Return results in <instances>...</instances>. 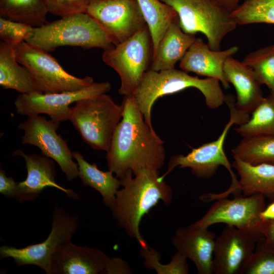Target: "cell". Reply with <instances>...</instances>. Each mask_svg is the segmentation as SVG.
<instances>
[{
    "instance_id": "obj_1",
    "label": "cell",
    "mask_w": 274,
    "mask_h": 274,
    "mask_svg": "<svg viewBox=\"0 0 274 274\" xmlns=\"http://www.w3.org/2000/svg\"><path fill=\"white\" fill-rule=\"evenodd\" d=\"M122 117L114 132L106 159L109 170L119 179L128 172L159 170L166 153L164 142L145 120L132 95L124 96Z\"/></svg>"
},
{
    "instance_id": "obj_2",
    "label": "cell",
    "mask_w": 274,
    "mask_h": 274,
    "mask_svg": "<svg viewBox=\"0 0 274 274\" xmlns=\"http://www.w3.org/2000/svg\"><path fill=\"white\" fill-rule=\"evenodd\" d=\"M159 170L143 168L134 175L127 172L120 179L122 188L117 190L110 208L117 226L141 248L148 246L140 231L143 217L159 201L167 206L173 199L172 189L161 179Z\"/></svg>"
},
{
    "instance_id": "obj_3",
    "label": "cell",
    "mask_w": 274,
    "mask_h": 274,
    "mask_svg": "<svg viewBox=\"0 0 274 274\" xmlns=\"http://www.w3.org/2000/svg\"><path fill=\"white\" fill-rule=\"evenodd\" d=\"M220 81L214 78L200 79L187 72L175 68L160 71H147L132 95L135 105L151 126V113L155 101L160 97L180 92L188 88H195L204 97L206 105L216 109L225 102Z\"/></svg>"
},
{
    "instance_id": "obj_4",
    "label": "cell",
    "mask_w": 274,
    "mask_h": 274,
    "mask_svg": "<svg viewBox=\"0 0 274 274\" xmlns=\"http://www.w3.org/2000/svg\"><path fill=\"white\" fill-rule=\"evenodd\" d=\"M25 42L48 53L63 46L104 50L115 46L101 26L86 13L63 17L33 27Z\"/></svg>"
},
{
    "instance_id": "obj_5",
    "label": "cell",
    "mask_w": 274,
    "mask_h": 274,
    "mask_svg": "<svg viewBox=\"0 0 274 274\" xmlns=\"http://www.w3.org/2000/svg\"><path fill=\"white\" fill-rule=\"evenodd\" d=\"M122 112L121 105L103 93L77 101L68 120L85 143L95 150L107 152Z\"/></svg>"
},
{
    "instance_id": "obj_6",
    "label": "cell",
    "mask_w": 274,
    "mask_h": 274,
    "mask_svg": "<svg viewBox=\"0 0 274 274\" xmlns=\"http://www.w3.org/2000/svg\"><path fill=\"white\" fill-rule=\"evenodd\" d=\"M230 110V117L228 122L225 126L219 136L215 141L202 144L186 155L176 154L172 156L168 163L166 172L160 177L163 179L176 167H188L191 173L198 179H210L216 174L220 166H223L229 172L231 183L225 191L221 192L222 197H226L231 194L238 182L236 175L232 169V164L229 162L224 151V144L226 136L232 125L235 123L241 125L248 121L249 116L239 112L233 102L227 104Z\"/></svg>"
},
{
    "instance_id": "obj_7",
    "label": "cell",
    "mask_w": 274,
    "mask_h": 274,
    "mask_svg": "<svg viewBox=\"0 0 274 274\" xmlns=\"http://www.w3.org/2000/svg\"><path fill=\"white\" fill-rule=\"evenodd\" d=\"M153 54L152 39L147 24L125 41L104 50L103 61L113 68L120 78L118 90L120 95L133 94L150 69Z\"/></svg>"
},
{
    "instance_id": "obj_8",
    "label": "cell",
    "mask_w": 274,
    "mask_h": 274,
    "mask_svg": "<svg viewBox=\"0 0 274 274\" xmlns=\"http://www.w3.org/2000/svg\"><path fill=\"white\" fill-rule=\"evenodd\" d=\"M176 11L182 30L195 35L203 33L213 51L220 50L224 38L236 27L231 13L214 0H160Z\"/></svg>"
},
{
    "instance_id": "obj_9",
    "label": "cell",
    "mask_w": 274,
    "mask_h": 274,
    "mask_svg": "<svg viewBox=\"0 0 274 274\" xmlns=\"http://www.w3.org/2000/svg\"><path fill=\"white\" fill-rule=\"evenodd\" d=\"M13 47L17 61L31 74L43 93L76 91L94 83L91 77L71 75L49 53L25 41Z\"/></svg>"
},
{
    "instance_id": "obj_10",
    "label": "cell",
    "mask_w": 274,
    "mask_h": 274,
    "mask_svg": "<svg viewBox=\"0 0 274 274\" xmlns=\"http://www.w3.org/2000/svg\"><path fill=\"white\" fill-rule=\"evenodd\" d=\"M78 225L77 214L67 212L57 204L53 214L51 232L44 242L22 248L2 246L0 248V258L11 257L18 266L36 265L46 273L50 274L54 254L60 246L71 240Z\"/></svg>"
},
{
    "instance_id": "obj_11",
    "label": "cell",
    "mask_w": 274,
    "mask_h": 274,
    "mask_svg": "<svg viewBox=\"0 0 274 274\" xmlns=\"http://www.w3.org/2000/svg\"><path fill=\"white\" fill-rule=\"evenodd\" d=\"M86 13L98 23L114 46L147 24L137 0H93Z\"/></svg>"
},
{
    "instance_id": "obj_12",
    "label": "cell",
    "mask_w": 274,
    "mask_h": 274,
    "mask_svg": "<svg viewBox=\"0 0 274 274\" xmlns=\"http://www.w3.org/2000/svg\"><path fill=\"white\" fill-rule=\"evenodd\" d=\"M18 128L24 131L22 144L38 147L43 155L57 163L68 181L79 177L78 166L73 160V152L66 141L56 132L58 125L37 115L28 116L27 120L20 123Z\"/></svg>"
},
{
    "instance_id": "obj_13",
    "label": "cell",
    "mask_w": 274,
    "mask_h": 274,
    "mask_svg": "<svg viewBox=\"0 0 274 274\" xmlns=\"http://www.w3.org/2000/svg\"><path fill=\"white\" fill-rule=\"evenodd\" d=\"M111 89L108 81L94 82L83 89L73 92L57 93L20 94L14 101L17 114L29 116L40 114L49 116L59 125L68 120L71 108L69 105L78 100L106 93Z\"/></svg>"
},
{
    "instance_id": "obj_14",
    "label": "cell",
    "mask_w": 274,
    "mask_h": 274,
    "mask_svg": "<svg viewBox=\"0 0 274 274\" xmlns=\"http://www.w3.org/2000/svg\"><path fill=\"white\" fill-rule=\"evenodd\" d=\"M264 237L258 229L226 225L216 238L212 268L215 274H238L243 264Z\"/></svg>"
},
{
    "instance_id": "obj_15",
    "label": "cell",
    "mask_w": 274,
    "mask_h": 274,
    "mask_svg": "<svg viewBox=\"0 0 274 274\" xmlns=\"http://www.w3.org/2000/svg\"><path fill=\"white\" fill-rule=\"evenodd\" d=\"M265 207V197L261 194L235 196L232 199L224 197L216 200L206 214L193 224L209 228L213 224L224 223L260 231L263 221L260 214Z\"/></svg>"
},
{
    "instance_id": "obj_16",
    "label": "cell",
    "mask_w": 274,
    "mask_h": 274,
    "mask_svg": "<svg viewBox=\"0 0 274 274\" xmlns=\"http://www.w3.org/2000/svg\"><path fill=\"white\" fill-rule=\"evenodd\" d=\"M12 155L20 156L24 158L27 175L26 179L18 183L14 199L20 203L25 201H33L39 197L46 187L57 188L74 199L79 196L73 190L59 185L55 181V164L53 159L37 154H26L21 149L14 151Z\"/></svg>"
},
{
    "instance_id": "obj_17",
    "label": "cell",
    "mask_w": 274,
    "mask_h": 274,
    "mask_svg": "<svg viewBox=\"0 0 274 274\" xmlns=\"http://www.w3.org/2000/svg\"><path fill=\"white\" fill-rule=\"evenodd\" d=\"M110 258L99 249L79 246L71 240L54 254L50 274H105Z\"/></svg>"
},
{
    "instance_id": "obj_18",
    "label": "cell",
    "mask_w": 274,
    "mask_h": 274,
    "mask_svg": "<svg viewBox=\"0 0 274 274\" xmlns=\"http://www.w3.org/2000/svg\"><path fill=\"white\" fill-rule=\"evenodd\" d=\"M216 234L209 228L193 223L178 228L172 238L173 245L195 264L199 274H212Z\"/></svg>"
},
{
    "instance_id": "obj_19",
    "label": "cell",
    "mask_w": 274,
    "mask_h": 274,
    "mask_svg": "<svg viewBox=\"0 0 274 274\" xmlns=\"http://www.w3.org/2000/svg\"><path fill=\"white\" fill-rule=\"evenodd\" d=\"M238 50L236 46L224 51H213L201 38H196L180 60L179 66L186 72L218 80L225 89L229 87L223 72L226 60Z\"/></svg>"
},
{
    "instance_id": "obj_20",
    "label": "cell",
    "mask_w": 274,
    "mask_h": 274,
    "mask_svg": "<svg viewBox=\"0 0 274 274\" xmlns=\"http://www.w3.org/2000/svg\"><path fill=\"white\" fill-rule=\"evenodd\" d=\"M223 72L226 81L232 84L236 90V108L249 115L264 97L261 84L253 70L231 56L226 60Z\"/></svg>"
},
{
    "instance_id": "obj_21",
    "label": "cell",
    "mask_w": 274,
    "mask_h": 274,
    "mask_svg": "<svg viewBox=\"0 0 274 274\" xmlns=\"http://www.w3.org/2000/svg\"><path fill=\"white\" fill-rule=\"evenodd\" d=\"M239 176L238 184L231 194L235 196L261 194L274 201V164L252 165L234 157L232 163Z\"/></svg>"
},
{
    "instance_id": "obj_22",
    "label": "cell",
    "mask_w": 274,
    "mask_h": 274,
    "mask_svg": "<svg viewBox=\"0 0 274 274\" xmlns=\"http://www.w3.org/2000/svg\"><path fill=\"white\" fill-rule=\"evenodd\" d=\"M195 39V35L182 30L178 16L175 18L154 53L149 70L158 72L175 68L176 63L183 57Z\"/></svg>"
},
{
    "instance_id": "obj_23",
    "label": "cell",
    "mask_w": 274,
    "mask_h": 274,
    "mask_svg": "<svg viewBox=\"0 0 274 274\" xmlns=\"http://www.w3.org/2000/svg\"><path fill=\"white\" fill-rule=\"evenodd\" d=\"M13 45L0 43V85L22 94L43 93L35 79L25 67L18 64Z\"/></svg>"
},
{
    "instance_id": "obj_24",
    "label": "cell",
    "mask_w": 274,
    "mask_h": 274,
    "mask_svg": "<svg viewBox=\"0 0 274 274\" xmlns=\"http://www.w3.org/2000/svg\"><path fill=\"white\" fill-rule=\"evenodd\" d=\"M73 155L77 161L79 177L83 185L97 191L102 196L104 204L110 208L116 193L121 186L120 180L114 177L113 172L110 170L102 171L98 168L96 163L90 164L79 152H73Z\"/></svg>"
},
{
    "instance_id": "obj_25",
    "label": "cell",
    "mask_w": 274,
    "mask_h": 274,
    "mask_svg": "<svg viewBox=\"0 0 274 274\" xmlns=\"http://www.w3.org/2000/svg\"><path fill=\"white\" fill-rule=\"evenodd\" d=\"M43 0H0V16L33 27L47 22Z\"/></svg>"
},
{
    "instance_id": "obj_26",
    "label": "cell",
    "mask_w": 274,
    "mask_h": 274,
    "mask_svg": "<svg viewBox=\"0 0 274 274\" xmlns=\"http://www.w3.org/2000/svg\"><path fill=\"white\" fill-rule=\"evenodd\" d=\"M137 1L151 32L154 53L170 23L178 14L174 8L160 0Z\"/></svg>"
},
{
    "instance_id": "obj_27",
    "label": "cell",
    "mask_w": 274,
    "mask_h": 274,
    "mask_svg": "<svg viewBox=\"0 0 274 274\" xmlns=\"http://www.w3.org/2000/svg\"><path fill=\"white\" fill-rule=\"evenodd\" d=\"M231 152L233 157L252 165L274 164V136L245 137Z\"/></svg>"
},
{
    "instance_id": "obj_28",
    "label": "cell",
    "mask_w": 274,
    "mask_h": 274,
    "mask_svg": "<svg viewBox=\"0 0 274 274\" xmlns=\"http://www.w3.org/2000/svg\"><path fill=\"white\" fill-rule=\"evenodd\" d=\"M245 123L235 130L243 138L268 135L274 136V92L264 97Z\"/></svg>"
},
{
    "instance_id": "obj_29",
    "label": "cell",
    "mask_w": 274,
    "mask_h": 274,
    "mask_svg": "<svg viewBox=\"0 0 274 274\" xmlns=\"http://www.w3.org/2000/svg\"><path fill=\"white\" fill-rule=\"evenodd\" d=\"M231 14L237 25L274 24V0H245Z\"/></svg>"
},
{
    "instance_id": "obj_30",
    "label": "cell",
    "mask_w": 274,
    "mask_h": 274,
    "mask_svg": "<svg viewBox=\"0 0 274 274\" xmlns=\"http://www.w3.org/2000/svg\"><path fill=\"white\" fill-rule=\"evenodd\" d=\"M242 61L253 70L261 85L274 92V44L250 52Z\"/></svg>"
},
{
    "instance_id": "obj_31",
    "label": "cell",
    "mask_w": 274,
    "mask_h": 274,
    "mask_svg": "<svg viewBox=\"0 0 274 274\" xmlns=\"http://www.w3.org/2000/svg\"><path fill=\"white\" fill-rule=\"evenodd\" d=\"M140 256L144 259V266L155 270L158 274H187L189 272L187 258L177 252L170 261L166 264L160 262L161 255L156 249L149 247L140 249Z\"/></svg>"
},
{
    "instance_id": "obj_32",
    "label": "cell",
    "mask_w": 274,
    "mask_h": 274,
    "mask_svg": "<svg viewBox=\"0 0 274 274\" xmlns=\"http://www.w3.org/2000/svg\"><path fill=\"white\" fill-rule=\"evenodd\" d=\"M238 274H274V246L266 242L264 237L260 239Z\"/></svg>"
},
{
    "instance_id": "obj_33",
    "label": "cell",
    "mask_w": 274,
    "mask_h": 274,
    "mask_svg": "<svg viewBox=\"0 0 274 274\" xmlns=\"http://www.w3.org/2000/svg\"><path fill=\"white\" fill-rule=\"evenodd\" d=\"M33 28L24 23L0 17V38L3 42L13 46L24 42Z\"/></svg>"
},
{
    "instance_id": "obj_34",
    "label": "cell",
    "mask_w": 274,
    "mask_h": 274,
    "mask_svg": "<svg viewBox=\"0 0 274 274\" xmlns=\"http://www.w3.org/2000/svg\"><path fill=\"white\" fill-rule=\"evenodd\" d=\"M93 0H43L47 10L61 17L86 13Z\"/></svg>"
},
{
    "instance_id": "obj_35",
    "label": "cell",
    "mask_w": 274,
    "mask_h": 274,
    "mask_svg": "<svg viewBox=\"0 0 274 274\" xmlns=\"http://www.w3.org/2000/svg\"><path fill=\"white\" fill-rule=\"evenodd\" d=\"M132 270L128 264L118 257H110L105 274H131Z\"/></svg>"
},
{
    "instance_id": "obj_36",
    "label": "cell",
    "mask_w": 274,
    "mask_h": 274,
    "mask_svg": "<svg viewBox=\"0 0 274 274\" xmlns=\"http://www.w3.org/2000/svg\"><path fill=\"white\" fill-rule=\"evenodd\" d=\"M18 183L12 177H7L5 171L0 169V193L8 198H14L17 189Z\"/></svg>"
},
{
    "instance_id": "obj_37",
    "label": "cell",
    "mask_w": 274,
    "mask_h": 274,
    "mask_svg": "<svg viewBox=\"0 0 274 274\" xmlns=\"http://www.w3.org/2000/svg\"><path fill=\"white\" fill-rule=\"evenodd\" d=\"M260 231L266 242L274 246V220L263 221Z\"/></svg>"
},
{
    "instance_id": "obj_38",
    "label": "cell",
    "mask_w": 274,
    "mask_h": 274,
    "mask_svg": "<svg viewBox=\"0 0 274 274\" xmlns=\"http://www.w3.org/2000/svg\"><path fill=\"white\" fill-rule=\"evenodd\" d=\"M260 217L262 221L274 220V201L265 207L260 213Z\"/></svg>"
},
{
    "instance_id": "obj_39",
    "label": "cell",
    "mask_w": 274,
    "mask_h": 274,
    "mask_svg": "<svg viewBox=\"0 0 274 274\" xmlns=\"http://www.w3.org/2000/svg\"><path fill=\"white\" fill-rule=\"evenodd\" d=\"M226 11L231 13L238 6L240 0H214Z\"/></svg>"
}]
</instances>
